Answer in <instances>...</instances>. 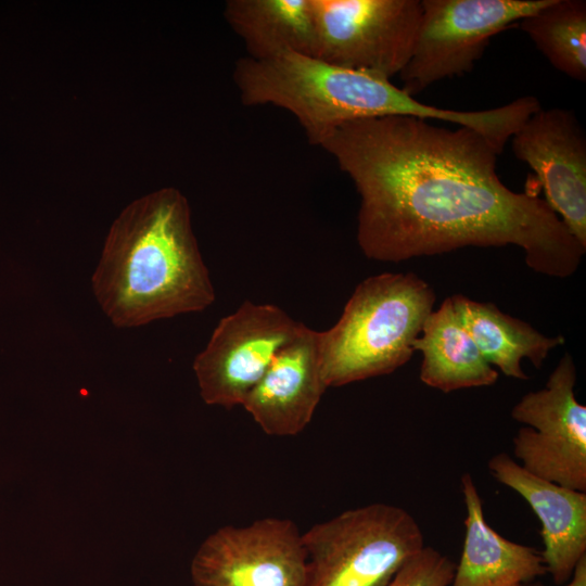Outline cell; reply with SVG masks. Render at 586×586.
Listing matches in <instances>:
<instances>
[{"mask_svg":"<svg viewBox=\"0 0 586 586\" xmlns=\"http://www.w3.org/2000/svg\"><path fill=\"white\" fill-rule=\"evenodd\" d=\"M436 296L412 272H383L361 281L336 323L319 332L328 387L392 373L411 358Z\"/></svg>","mask_w":586,"mask_h":586,"instance_id":"4","label":"cell"},{"mask_svg":"<svg viewBox=\"0 0 586 586\" xmlns=\"http://www.w3.org/2000/svg\"><path fill=\"white\" fill-rule=\"evenodd\" d=\"M232 78L244 105H273L290 112L308 142L318 146L339 126L364 118L405 115L457 126L471 123L467 111L423 104L391 80L296 52L267 60L242 56Z\"/></svg>","mask_w":586,"mask_h":586,"instance_id":"3","label":"cell"},{"mask_svg":"<svg viewBox=\"0 0 586 586\" xmlns=\"http://www.w3.org/2000/svg\"><path fill=\"white\" fill-rule=\"evenodd\" d=\"M550 0H423L403 90L413 97L446 78L470 73L491 38Z\"/></svg>","mask_w":586,"mask_h":586,"instance_id":"6","label":"cell"},{"mask_svg":"<svg viewBox=\"0 0 586 586\" xmlns=\"http://www.w3.org/2000/svg\"><path fill=\"white\" fill-rule=\"evenodd\" d=\"M530 586H545L539 583ZM561 586H586V556L583 557L576 564L571 578Z\"/></svg>","mask_w":586,"mask_h":586,"instance_id":"20","label":"cell"},{"mask_svg":"<svg viewBox=\"0 0 586 586\" xmlns=\"http://www.w3.org/2000/svg\"><path fill=\"white\" fill-rule=\"evenodd\" d=\"M455 569L448 557L424 546L400 566L386 586H450Z\"/></svg>","mask_w":586,"mask_h":586,"instance_id":"19","label":"cell"},{"mask_svg":"<svg viewBox=\"0 0 586 586\" xmlns=\"http://www.w3.org/2000/svg\"><path fill=\"white\" fill-rule=\"evenodd\" d=\"M413 347L422 354L420 380L444 393L488 386L498 379L466 329L454 296L428 316Z\"/></svg>","mask_w":586,"mask_h":586,"instance_id":"15","label":"cell"},{"mask_svg":"<svg viewBox=\"0 0 586 586\" xmlns=\"http://www.w3.org/2000/svg\"><path fill=\"white\" fill-rule=\"evenodd\" d=\"M327 388L319 331L304 324L279 351L242 407L266 434L293 436L311 421Z\"/></svg>","mask_w":586,"mask_h":586,"instance_id":"12","label":"cell"},{"mask_svg":"<svg viewBox=\"0 0 586 586\" xmlns=\"http://www.w3.org/2000/svg\"><path fill=\"white\" fill-rule=\"evenodd\" d=\"M512 586H522V585H512Z\"/></svg>","mask_w":586,"mask_h":586,"instance_id":"21","label":"cell"},{"mask_svg":"<svg viewBox=\"0 0 586 586\" xmlns=\"http://www.w3.org/2000/svg\"><path fill=\"white\" fill-rule=\"evenodd\" d=\"M467 515L464 540L450 586H512L547 572L534 548L507 539L485 520L482 499L470 473L461 476Z\"/></svg>","mask_w":586,"mask_h":586,"instance_id":"14","label":"cell"},{"mask_svg":"<svg viewBox=\"0 0 586 586\" xmlns=\"http://www.w3.org/2000/svg\"><path fill=\"white\" fill-rule=\"evenodd\" d=\"M359 196L366 257L402 262L466 246L517 245L540 275L566 278L585 253L545 200L507 188L480 132L388 115L347 122L320 144Z\"/></svg>","mask_w":586,"mask_h":586,"instance_id":"1","label":"cell"},{"mask_svg":"<svg viewBox=\"0 0 586 586\" xmlns=\"http://www.w3.org/2000/svg\"><path fill=\"white\" fill-rule=\"evenodd\" d=\"M305 586H386L424 544L405 509L373 502L345 510L302 533Z\"/></svg>","mask_w":586,"mask_h":586,"instance_id":"5","label":"cell"},{"mask_svg":"<svg viewBox=\"0 0 586 586\" xmlns=\"http://www.w3.org/2000/svg\"><path fill=\"white\" fill-rule=\"evenodd\" d=\"M304 324L272 304L245 301L220 319L193 370L208 405L242 406L271 361Z\"/></svg>","mask_w":586,"mask_h":586,"instance_id":"9","label":"cell"},{"mask_svg":"<svg viewBox=\"0 0 586 586\" xmlns=\"http://www.w3.org/2000/svg\"><path fill=\"white\" fill-rule=\"evenodd\" d=\"M224 16L251 59L267 60L285 52L314 56L311 0H229Z\"/></svg>","mask_w":586,"mask_h":586,"instance_id":"16","label":"cell"},{"mask_svg":"<svg viewBox=\"0 0 586 586\" xmlns=\"http://www.w3.org/2000/svg\"><path fill=\"white\" fill-rule=\"evenodd\" d=\"M466 329L481 354L504 374L527 380L521 367L523 358L540 368L549 352L564 343L561 335L547 336L531 324L502 313L493 303L453 295Z\"/></svg>","mask_w":586,"mask_h":586,"instance_id":"17","label":"cell"},{"mask_svg":"<svg viewBox=\"0 0 586 586\" xmlns=\"http://www.w3.org/2000/svg\"><path fill=\"white\" fill-rule=\"evenodd\" d=\"M576 368L564 354L545 387L525 394L512 408L525 424L512 440L513 455L526 471L586 493V407L574 393Z\"/></svg>","mask_w":586,"mask_h":586,"instance_id":"8","label":"cell"},{"mask_svg":"<svg viewBox=\"0 0 586 586\" xmlns=\"http://www.w3.org/2000/svg\"><path fill=\"white\" fill-rule=\"evenodd\" d=\"M518 24L553 67L586 80V1L550 0Z\"/></svg>","mask_w":586,"mask_h":586,"instance_id":"18","label":"cell"},{"mask_svg":"<svg viewBox=\"0 0 586 586\" xmlns=\"http://www.w3.org/2000/svg\"><path fill=\"white\" fill-rule=\"evenodd\" d=\"M92 289L116 327L202 311L215 301L179 190L163 188L124 208L106 237Z\"/></svg>","mask_w":586,"mask_h":586,"instance_id":"2","label":"cell"},{"mask_svg":"<svg viewBox=\"0 0 586 586\" xmlns=\"http://www.w3.org/2000/svg\"><path fill=\"white\" fill-rule=\"evenodd\" d=\"M314 56L391 80L408 63L421 17L419 0H311Z\"/></svg>","mask_w":586,"mask_h":586,"instance_id":"7","label":"cell"},{"mask_svg":"<svg viewBox=\"0 0 586 586\" xmlns=\"http://www.w3.org/2000/svg\"><path fill=\"white\" fill-rule=\"evenodd\" d=\"M493 477L518 493L542 524L544 564L556 584L566 583L586 556V493L532 474L507 453L487 462Z\"/></svg>","mask_w":586,"mask_h":586,"instance_id":"13","label":"cell"},{"mask_svg":"<svg viewBox=\"0 0 586 586\" xmlns=\"http://www.w3.org/2000/svg\"><path fill=\"white\" fill-rule=\"evenodd\" d=\"M307 555L290 519L264 518L209 535L191 563L194 586H305Z\"/></svg>","mask_w":586,"mask_h":586,"instance_id":"10","label":"cell"},{"mask_svg":"<svg viewBox=\"0 0 586 586\" xmlns=\"http://www.w3.org/2000/svg\"><path fill=\"white\" fill-rule=\"evenodd\" d=\"M511 146L535 171L546 203L586 249V136L574 111L540 107L513 133Z\"/></svg>","mask_w":586,"mask_h":586,"instance_id":"11","label":"cell"}]
</instances>
